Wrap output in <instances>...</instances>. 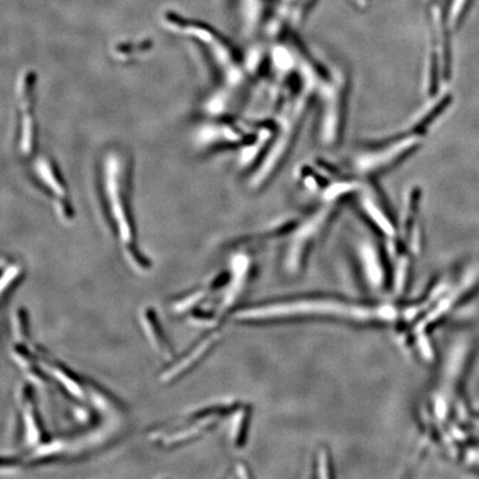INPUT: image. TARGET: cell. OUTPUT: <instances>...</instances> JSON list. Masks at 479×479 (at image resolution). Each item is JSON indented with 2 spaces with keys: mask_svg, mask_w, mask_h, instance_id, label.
Returning a JSON list of instances; mask_svg holds the SVG:
<instances>
[{
  "mask_svg": "<svg viewBox=\"0 0 479 479\" xmlns=\"http://www.w3.org/2000/svg\"><path fill=\"white\" fill-rule=\"evenodd\" d=\"M23 274L21 266L15 262H9L8 264H3V280H1V293L3 297L7 294V290L12 289L19 282V278Z\"/></svg>",
  "mask_w": 479,
  "mask_h": 479,
  "instance_id": "obj_14",
  "label": "cell"
},
{
  "mask_svg": "<svg viewBox=\"0 0 479 479\" xmlns=\"http://www.w3.org/2000/svg\"><path fill=\"white\" fill-rule=\"evenodd\" d=\"M473 416H475V418H478L479 420V413H473Z\"/></svg>",
  "mask_w": 479,
  "mask_h": 479,
  "instance_id": "obj_19",
  "label": "cell"
},
{
  "mask_svg": "<svg viewBox=\"0 0 479 479\" xmlns=\"http://www.w3.org/2000/svg\"><path fill=\"white\" fill-rule=\"evenodd\" d=\"M317 471H331V467L328 466V455L326 451H319V458L317 462Z\"/></svg>",
  "mask_w": 479,
  "mask_h": 479,
  "instance_id": "obj_17",
  "label": "cell"
},
{
  "mask_svg": "<svg viewBox=\"0 0 479 479\" xmlns=\"http://www.w3.org/2000/svg\"><path fill=\"white\" fill-rule=\"evenodd\" d=\"M254 141V137L244 131L241 126L225 120L205 124L196 135L198 144L209 150L241 147V144L247 147L250 142Z\"/></svg>",
  "mask_w": 479,
  "mask_h": 479,
  "instance_id": "obj_7",
  "label": "cell"
},
{
  "mask_svg": "<svg viewBox=\"0 0 479 479\" xmlns=\"http://www.w3.org/2000/svg\"><path fill=\"white\" fill-rule=\"evenodd\" d=\"M408 306L370 303L333 295H302L259 303L234 313L238 323H271L328 319L361 326H387L406 322Z\"/></svg>",
  "mask_w": 479,
  "mask_h": 479,
  "instance_id": "obj_1",
  "label": "cell"
},
{
  "mask_svg": "<svg viewBox=\"0 0 479 479\" xmlns=\"http://www.w3.org/2000/svg\"><path fill=\"white\" fill-rule=\"evenodd\" d=\"M418 142L420 132L414 130L409 135H401L384 143L372 144L366 149L363 147L350 159V169L359 177L366 179L384 173L414 152Z\"/></svg>",
  "mask_w": 479,
  "mask_h": 479,
  "instance_id": "obj_4",
  "label": "cell"
},
{
  "mask_svg": "<svg viewBox=\"0 0 479 479\" xmlns=\"http://www.w3.org/2000/svg\"><path fill=\"white\" fill-rule=\"evenodd\" d=\"M218 339H219V335L212 333L209 337L202 339L201 342L198 343L196 348L189 352L188 355H185V357H181L179 361H177L176 363L177 365H173L163 373L162 376H161L162 381H174L180 376L183 375L187 370L192 368L198 361H201L207 355V353H209V350L212 348V346H214Z\"/></svg>",
  "mask_w": 479,
  "mask_h": 479,
  "instance_id": "obj_10",
  "label": "cell"
},
{
  "mask_svg": "<svg viewBox=\"0 0 479 479\" xmlns=\"http://www.w3.org/2000/svg\"><path fill=\"white\" fill-rule=\"evenodd\" d=\"M131 156L121 147H110L100 161V192L106 220L124 250L126 260L139 271L150 269V262L138 244L132 211Z\"/></svg>",
  "mask_w": 479,
  "mask_h": 479,
  "instance_id": "obj_2",
  "label": "cell"
},
{
  "mask_svg": "<svg viewBox=\"0 0 479 479\" xmlns=\"http://www.w3.org/2000/svg\"><path fill=\"white\" fill-rule=\"evenodd\" d=\"M319 0H294L292 5L290 20L294 25H302L303 21L308 18V14Z\"/></svg>",
  "mask_w": 479,
  "mask_h": 479,
  "instance_id": "obj_15",
  "label": "cell"
},
{
  "mask_svg": "<svg viewBox=\"0 0 479 479\" xmlns=\"http://www.w3.org/2000/svg\"><path fill=\"white\" fill-rule=\"evenodd\" d=\"M141 319H142L147 335H148L151 344L153 345V348L161 354L163 359H169L173 357V350L169 344L166 335L163 334L153 310L152 308L143 310Z\"/></svg>",
  "mask_w": 479,
  "mask_h": 479,
  "instance_id": "obj_12",
  "label": "cell"
},
{
  "mask_svg": "<svg viewBox=\"0 0 479 479\" xmlns=\"http://www.w3.org/2000/svg\"><path fill=\"white\" fill-rule=\"evenodd\" d=\"M20 402L23 408L24 427H25L26 442L29 446L41 444L45 440V432L40 422L39 415L37 412L34 397L30 387H23L20 392Z\"/></svg>",
  "mask_w": 479,
  "mask_h": 479,
  "instance_id": "obj_9",
  "label": "cell"
},
{
  "mask_svg": "<svg viewBox=\"0 0 479 479\" xmlns=\"http://www.w3.org/2000/svg\"><path fill=\"white\" fill-rule=\"evenodd\" d=\"M17 109V146L20 156L31 159L38 149L37 119V73L31 69L20 71L15 84Z\"/></svg>",
  "mask_w": 479,
  "mask_h": 479,
  "instance_id": "obj_5",
  "label": "cell"
},
{
  "mask_svg": "<svg viewBox=\"0 0 479 479\" xmlns=\"http://www.w3.org/2000/svg\"><path fill=\"white\" fill-rule=\"evenodd\" d=\"M44 365H46L48 368V372L50 373L51 375L59 382L62 386L65 387L66 392L69 393L71 396L76 397L77 400H82L86 395L84 386L82 383H79L75 374L71 370H67L64 365H60L59 363L53 361L51 359H42Z\"/></svg>",
  "mask_w": 479,
  "mask_h": 479,
  "instance_id": "obj_13",
  "label": "cell"
},
{
  "mask_svg": "<svg viewBox=\"0 0 479 479\" xmlns=\"http://www.w3.org/2000/svg\"><path fill=\"white\" fill-rule=\"evenodd\" d=\"M32 176L53 202L57 216L64 222H71L75 218L73 200L64 176L55 160L48 154H37L31 165Z\"/></svg>",
  "mask_w": 479,
  "mask_h": 479,
  "instance_id": "obj_6",
  "label": "cell"
},
{
  "mask_svg": "<svg viewBox=\"0 0 479 479\" xmlns=\"http://www.w3.org/2000/svg\"><path fill=\"white\" fill-rule=\"evenodd\" d=\"M240 17L242 28L247 37L254 35L261 26L267 20V0H241L240 5Z\"/></svg>",
  "mask_w": 479,
  "mask_h": 479,
  "instance_id": "obj_11",
  "label": "cell"
},
{
  "mask_svg": "<svg viewBox=\"0 0 479 479\" xmlns=\"http://www.w3.org/2000/svg\"><path fill=\"white\" fill-rule=\"evenodd\" d=\"M359 267L364 278L365 283L373 291H383L385 286L390 285V279L386 275L384 262L377 247L364 238L357 245Z\"/></svg>",
  "mask_w": 479,
  "mask_h": 479,
  "instance_id": "obj_8",
  "label": "cell"
},
{
  "mask_svg": "<svg viewBox=\"0 0 479 479\" xmlns=\"http://www.w3.org/2000/svg\"><path fill=\"white\" fill-rule=\"evenodd\" d=\"M167 27L188 37L205 51L213 69L221 79L225 89L236 91L247 82V69L241 57L229 40L205 24L183 19L178 15H167Z\"/></svg>",
  "mask_w": 479,
  "mask_h": 479,
  "instance_id": "obj_3",
  "label": "cell"
},
{
  "mask_svg": "<svg viewBox=\"0 0 479 479\" xmlns=\"http://www.w3.org/2000/svg\"><path fill=\"white\" fill-rule=\"evenodd\" d=\"M348 1L353 3L354 6L361 9L366 8L367 5H368V0H348Z\"/></svg>",
  "mask_w": 479,
  "mask_h": 479,
  "instance_id": "obj_18",
  "label": "cell"
},
{
  "mask_svg": "<svg viewBox=\"0 0 479 479\" xmlns=\"http://www.w3.org/2000/svg\"><path fill=\"white\" fill-rule=\"evenodd\" d=\"M250 417L249 411L247 407L240 408V412L236 416L234 423H233L232 435L233 443L236 446H242L244 443V438L247 434V418Z\"/></svg>",
  "mask_w": 479,
  "mask_h": 479,
  "instance_id": "obj_16",
  "label": "cell"
}]
</instances>
